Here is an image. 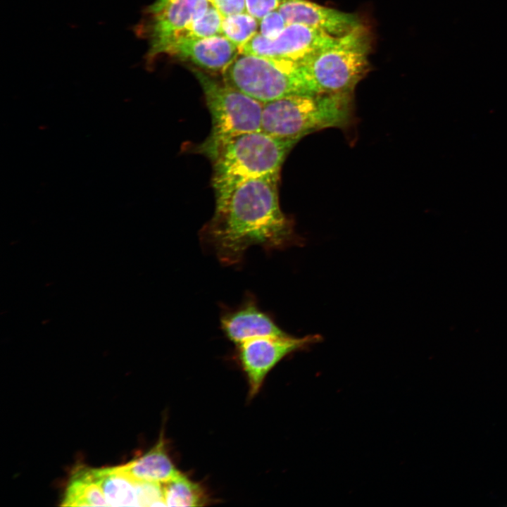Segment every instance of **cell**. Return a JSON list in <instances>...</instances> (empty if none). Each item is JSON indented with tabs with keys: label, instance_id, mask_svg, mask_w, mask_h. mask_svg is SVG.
<instances>
[{
	"label": "cell",
	"instance_id": "1",
	"mask_svg": "<svg viewBox=\"0 0 507 507\" xmlns=\"http://www.w3.org/2000/svg\"><path fill=\"white\" fill-rule=\"evenodd\" d=\"M279 179L272 175L245 181L215 201L212 218L199 232L201 247L221 264L234 266L242 263L252 246L270 251L299 244L292 220L280 208Z\"/></svg>",
	"mask_w": 507,
	"mask_h": 507
},
{
	"label": "cell",
	"instance_id": "2",
	"mask_svg": "<svg viewBox=\"0 0 507 507\" xmlns=\"http://www.w3.org/2000/svg\"><path fill=\"white\" fill-rule=\"evenodd\" d=\"M299 140L275 137L262 130L228 139L211 158L215 201L245 181L280 175L287 156Z\"/></svg>",
	"mask_w": 507,
	"mask_h": 507
},
{
	"label": "cell",
	"instance_id": "3",
	"mask_svg": "<svg viewBox=\"0 0 507 507\" xmlns=\"http://www.w3.org/2000/svg\"><path fill=\"white\" fill-rule=\"evenodd\" d=\"M352 94H299L263 104L261 130L301 139L318 130L347 126L353 113Z\"/></svg>",
	"mask_w": 507,
	"mask_h": 507
},
{
	"label": "cell",
	"instance_id": "4",
	"mask_svg": "<svg viewBox=\"0 0 507 507\" xmlns=\"http://www.w3.org/2000/svg\"><path fill=\"white\" fill-rule=\"evenodd\" d=\"M368 30L359 25L301 63L315 94H352L369 70Z\"/></svg>",
	"mask_w": 507,
	"mask_h": 507
},
{
	"label": "cell",
	"instance_id": "5",
	"mask_svg": "<svg viewBox=\"0 0 507 507\" xmlns=\"http://www.w3.org/2000/svg\"><path fill=\"white\" fill-rule=\"evenodd\" d=\"M192 71L202 88L212 124L209 135L198 147L199 152L211 159L228 139L261 130L263 103L206 72L197 68Z\"/></svg>",
	"mask_w": 507,
	"mask_h": 507
},
{
	"label": "cell",
	"instance_id": "6",
	"mask_svg": "<svg viewBox=\"0 0 507 507\" xmlns=\"http://www.w3.org/2000/svg\"><path fill=\"white\" fill-rule=\"evenodd\" d=\"M223 80L261 103L313 93L301 64L239 54L223 73Z\"/></svg>",
	"mask_w": 507,
	"mask_h": 507
},
{
	"label": "cell",
	"instance_id": "7",
	"mask_svg": "<svg viewBox=\"0 0 507 507\" xmlns=\"http://www.w3.org/2000/svg\"><path fill=\"white\" fill-rule=\"evenodd\" d=\"M320 340L318 334L295 337L288 334L258 337L235 345L236 359L246 377L249 397L259 392L268 374L284 357Z\"/></svg>",
	"mask_w": 507,
	"mask_h": 507
},
{
	"label": "cell",
	"instance_id": "8",
	"mask_svg": "<svg viewBox=\"0 0 507 507\" xmlns=\"http://www.w3.org/2000/svg\"><path fill=\"white\" fill-rule=\"evenodd\" d=\"M338 37L301 24H287L275 38L258 32L240 50V54L281 59L301 64L321 49L333 44Z\"/></svg>",
	"mask_w": 507,
	"mask_h": 507
},
{
	"label": "cell",
	"instance_id": "9",
	"mask_svg": "<svg viewBox=\"0 0 507 507\" xmlns=\"http://www.w3.org/2000/svg\"><path fill=\"white\" fill-rule=\"evenodd\" d=\"M210 5L209 0H156L144 11L135 34L148 41L150 52L201 17Z\"/></svg>",
	"mask_w": 507,
	"mask_h": 507
},
{
	"label": "cell",
	"instance_id": "10",
	"mask_svg": "<svg viewBox=\"0 0 507 507\" xmlns=\"http://www.w3.org/2000/svg\"><path fill=\"white\" fill-rule=\"evenodd\" d=\"M219 320L220 330L234 346L258 337L288 334L268 312L261 308L257 299L249 292L237 306L222 305Z\"/></svg>",
	"mask_w": 507,
	"mask_h": 507
},
{
	"label": "cell",
	"instance_id": "11",
	"mask_svg": "<svg viewBox=\"0 0 507 507\" xmlns=\"http://www.w3.org/2000/svg\"><path fill=\"white\" fill-rule=\"evenodd\" d=\"M240 54L239 49L222 34L175 42L160 56L168 55L192 63L206 73H223Z\"/></svg>",
	"mask_w": 507,
	"mask_h": 507
},
{
	"label": "cell",
	"instance_id": "12",
	"mask_svg": "<svg viewBox=\"0 0 507 507\" xmlns=\"http://www.w3.org/2000/svg\"><path fill=\"white\" fill-rule=\"evenodd\" d=\"M277 11L287 24H301L342 37L361 25L353 14L327 8L308 0H281Z\"/></svg>",
	"mask_w": 507,
	"mask_h": 507
},
{
	"label": "cell",
	"instance_id": "13",
	"mask_svg": "<svg viewBox=\"0 0 507 507\" xmlns=\"http://www.w3.org/2000/svg\"><path fill=\"white\" fill-rule=\"evenodd\" d=\"M118 468L134 480L159 484L166 483L180 472L168 454L163 433L149 451Z\"/></svg>",
	"mask_w": 507,
	"mask_h": 507
},
{
	"label": "cell",
	"instance_id": "14",
	"mask_svg": "<svg viewBox=\"0 0 507 507\" xmlns=\"http://www.w3.org/2000/svg\"><path fill=\"white\" fill-rule=\"evenodd\" d=\"M61 501L63 506H108L93 468L84 465L73 472Z\"/></svg>",
	"mask_w": 507,
	"mask_h": 507
},
{
	"label": "cell",
	"instance_id": "15",
	"mask_svg": "<svg viewBox=\"0 0 507 507\" xmlns=\"http://www.w3.org/2000/svg\"><path fill=\"white\" fill-rule=\"evenodd\" d=\"M108 506H139L137 482L118 466L93 468Z\"/></svg>",
	"mask_w": 507,
	"mask_h": 507
},
{
	"label": "cell",
	"instance_id": "16",
	"mask_svg": "<svg viewBox=\"0 0 507 507\" xmlns=\"http://www.w3.org/2000/svg\"><path fill=\"white\" fill-rule=\"evenodd\" d=\"M223 15L211 4L206 12L187 26L173 34L154 50L147 52L146 62L152 64L168 44L175 42L204 38L221 34Z\"/></svg>",
	"mask_w": 507,
	"mask_h": 507
},
{
	"label": "cell",
	"instance_id": "17",
	"mask_svg": "<svg viewBox=\"0 0 507 507\" xmlns=\"http://www.w3.org/2000/svg\"><path fill=\"white\" fill-rule=\"evenodd\" d=\"M163 488L168 506H201L206 501L201 486L181 472L163 484Z\"/></svg>",
	"mask_w": 507,
	"mask_h": 507
},
{
	"label": "cell",
	"instance_id": "18",
	"mask_svg": "<svg viewBox=\"0 0 507 507\" xmlns=\"http://www.w3.org/2000/svg\"><path fill=\"white\" fill-rule=\"evenodd\" d=\"M259 21L247 11L223 17L221 34L239 50L255 35Z\"/></svg>",
	"mask_w": 507,
	"mask_h": 507
},
{
	"label": "cell",
	"instance_id": "19",
	"mask_svg": "<svg viewBox=\"0 0 507 507\" xmlns=\"http://www.w3.org/2000/svg\"><path fill=\"white\" fill-rule=\"evenodd\" d=\"M287 25L281 13L275 9L264 15L258 23V33L268 39L277 37Z\"/></svg>",
	"mask_w": 507,
	"mask_h": 507
},
{
	"label": "cell",
	"instance_id": "20",
	"mask_svg": "<svg viewBox=\"0 0 507 507\" xmlns=\"http://www.w3.org/2000/svg\"><path fill=\"white\" fill-rule=\"evenodd\" d=\"M281 0H246V11L258 21L269 12L277 9Z\"/></svg>",
	"mask_w": 507,
	"mask_h": 507
},
{
	"label": "cell",
	"instance_id": "21",
	"mask_svg": "<svg viewBox=\"0 0 507 507\" xmlns=\"http://www.w3.org/2000/svg\"><path fill=\"white\" fill-rule=\"evenodd\" d=\"M212 6H213L223 15L226 17L228 15L237 14L246 11V0H209Z\"/></svg>",
	"mask_w": 507,
	"mask_h": 507
}]
</instances>
